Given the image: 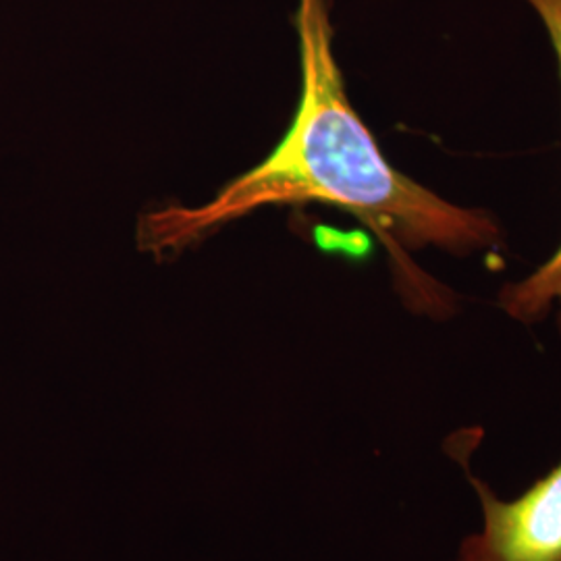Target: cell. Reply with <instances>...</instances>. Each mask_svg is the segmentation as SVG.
I'll return each instance as SVG.
<instances>
[{
    "label": "cell",
    "instance_id": "cell-1",
    "mask_svg": "<svg viewBox=\"0 0 561 561\" xmlns=\"http://www.w3.org/2000/svg\"><path fill=\"white\" fill-rule=\"evenodd\" d=\"M294 23L301 94L283 140L213 201L141 215L140 250L162 259L266 206L322 202L356 215L379 236L393 259L408 310L433 321L451 319L458 312L456 294L410 264L408 250L439 248L466 256L495 248L500 225L482 208H463L422 187L382 157L347 99L333 53L329 0H298Z\"/></svg>",
    "mask_w": 561,
    "mask_h": 561
},
{
    "label": "cell",
    "instance_id": "cell-2",
    "mask_svg": "<svg viewBox=\"0 0 561 561\" xmlns=\"http://www.w3.org/2000/svg\"><path fill=\"white\" fill-rule=\"evenodd\" d=\"M477 431H460L447 451L463 468L479 502V524L461 537L451 561H561V458L514 497H503L472 468Z\"/></svg>",
    "mask_w": 561,
    "mask_h": 561
},
{
    "label": "cell",
    "instance_id": "cell-3",
    "mask_svg": "<svg viewBox=\"0 0 561 561\" xmlns=\"http://www.w3.org/2000/svg\"><path fill=\"white\" fill-rule=\"evenodd\" d=\"M541 18L556 50L561 76V0H526ZM497 304L503 312L522 322L537 324L556 310V322L561 335V245L560 250L539 266L533 275L516 283L503 285Z\"/></svg>",
    "mask_w": 561,
    "mask_h": 561
}]
</instances>
